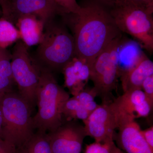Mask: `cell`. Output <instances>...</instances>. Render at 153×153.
Here are the masks:
<instances>
[{
  "mask_svg": "<svg viewBox=\"0 0 153 153\" xmlns=\"http://www.w3.org/2000/svg\"><path fill=\"white\" fill-rule=\"evenodd\" d=\"M134 40L122 37L117 49L119 78L136 67L146 56Z\"/></svg>",
  "mask_w": 153,
  "mask_h": 153,
  "instance_id": "5bb4252c",
  "label": "cell"
},
{
  "mask_svg": "<svg viewBox=\"0 0 153 153\" xmlns=\"http://www.w3.org/2000/svg\"><path fill=\"white\" fill-rule=\"evenodd\" d=\"M8 0H0V7H1V9H2L4 7L6 4H7V2Z\"/></svg>",
  "mask_w": 153,
  "mask_h": 153,
  "instance_id": "4dcf8cb0",
  "label": "cell"
},
{
  "mask_svg": "<svg viewBox=\"0 0 153 153\" xmlns=\"http://www.w3.org/2000/svg\"><path fill=\"white\" fill-rule=\"evenodd\" d=\"M110 143H101L95 142L94 143L86 146L85 153H110Z\"/></svg>",
  "mask_w": 153,
  "mask_h": 153,
  "instance_id": "603a6c76",
  "label": "cell"
},
{
  "mask_svg": "<svg viewBox=\"0 0 153 153\" xmlns=\"http://www.w3.org/2000/svg\"><path fill=\"white\" fill-rule=\"evenodd\" d=\"M116 140L120 149L126 153H153V150L145 140L140 126L135 119L122 114L117 128Z\"/></svg>",
  "mask_w": 153,
  "mask_h": 153,
  "instance_id": "8fae6325",
  "label": "cell"
},
{
  "mask_svg": "<svg viewBox=\"0 0 153 153\" xmlns=\"http://www.w3.org/2000/svg\"><path fill=\"white\" fill-rule=\"evenodd\" d=\"M152 75L153 63L146 56L136 67L120 77L123 92L136 89L142 90L145 79Z\"/></svg>",
  "mask_w": 153,
  "mask_h": 153,
  "instance_id": "2e32d148",
  "label": "cell"
},
{
  "mask_svg": "<svg viewBox=\"0 0 153 153\" xmlns=\"http://www.w3.org/2000/svg\"><path fill=\"white\" fill-rule=\"evenodd\" d=\"M21 38L18 28L2 17H0V48L7 49Z\"/></svg>",
  "mask_w": 153,
  "mask_h": 153,
  "instance_id": "d6986e66",
  "label": "cell"
},
{
  "mask_svg": "<svg viewBox=\"0 0 153 153\" xmlns=\"http://www.w3.org/2000/svg\"><path fill=\"white\" fill-rule=\"evenodd\" d=\"M5 93L0 94V107H1V102L2 98L3 96Z\"/></svg>",
  "mask_w": 153,
  "mask_h": 153,
  "instance_id": "1f68e13d",
  "label": "cell"
},
{
  "mask_svg": "<svg viewBox=\"0 0 153 153\" xmlns=\"http://www.w3.org/2000/svg\"><path fill=\"white\" fill-rule=\"evenodd\" d=\"M2 123L3 117L1 111V107H0V138L2 139Z\"/></svg>",
  "mask_w": 153,
  "mask_h": 153,
  "instance_id": "f546056e",
  "label": "cell"
},
{
  "mask_svg": "<svg viewBox=\"0 0 153 153\" xmlns=\"http://www.w3.org/2000/svg\"><path fill=\"white\" fill-rule=\"evenodd\" d=\"M36 95L38 111L33 117L34 129L43 134L54 131L64 121L63 108L69 94L58 84L54 74L41 71Z\"/></svg>",
  "mask_w": 153,
  "mask_h": 153,
  "instance_id": "3957f363",
  "label": "cell"
},
{
  "mask_svg": "<svg viewBox=\"0 0 153 153\" xmlns=\"http://www.w3.org/2000/svg\"><path fill=\"white\" fill-rule=\"evenodd\" d=\"M46 134L38 131L34 133L30 139L16 149V153H52Z\"/></svg>",
  "mask_w": 153,
  "mask_h": 153,
  "instance_id": "ac0fdd59",
  "label": "cell"
},
{
  "mask_svg": "<svg viewBox=\"0 0 153 153\" xmlns=\"http://www.w3.org/2000/svg\"><path fill=\"white\" fill-rule=\"evenodd\" d=\"M96 3L103 6L107 9L112 7L114 6L121 0H91Z\"/></svg>",
  "mask_w": 153,
  "mask_h": 153,
  "instance_id": "83f0119b",
  "label": "cell"
},
{
  "mask_svg": "<svg viewBox=\"0 0 153 153\" xmlns=\"http://www.w3.org/2000/svg\"><path fill=\"white\" fill-rule=\"evenodd\" d=\"M129 2L153 13V0H126Z\"/></svg>",
  "mask_w": 153,
  "mask_h": 153,
  "instance_id": "d4e9b609",
  "label": "cell"
},
{
  "mask_svg": "<svg viewBox=\"0 0 153 153\" xmlns=\"http://www.w3.org/2000/svg\"><path fill=\"white\" fill-rule=\"evenodd\" d=\"M74 55L73 36L62 19L55 18L44 25L42 39L31 56L40 71L54 74L62 72Z\"/></svg>",
  "mask_w": 153,
  "mask_h": 153,
  "instance_id": "7a4b0ae2",
  "label": "cell"
},
{
  "mask_svg": "<svg viewBox=\"0 0 153 153\" xmlns=\"http://www.w3.org/2000/svg\"><path fill=\"white\" fill-rule=\"evenodd\" d=\"M11 54L13 76L19 94L33 111L37 105L36 92L41 71L33 62L28 47L22 40L16 42Z\"/></svg>",
  "mask_w": 153,
  "mask_h": 153,
  "instance_id": "52a82bcc",
  "label": "cell"
},
{
  "mask_svg": "<svg viewBox=\"0 0 153 153\" xmlns=\"http://www.w3.org/2000/svg\"><path fill=\"white\" fill-rule=\"evenodd\" d=\"M114 100L122 113L134 119L146 117L153 109L143 91L140 89L126 91Z\"/></svg>",
  "mask_w": 153,
  "mask_h": 153,
  "instance_id": "4fadbf2b",
  "label": "cell"
},
{
  "mask_svg": "<svg viewBox=\"0 0 153 153\" xmlns=\"http://www.w3.org/2000/svg\"><path fill=\"white\" fill-rule=\"evenodd\" d=\"M142 90L152 107H153V75L145 79L142 85Z\"/></svg>",
  "mask_w": 153,
  "mask_h": 153,
  "instance_id": "cb8c5ba5",
  "label": "cell"
},
{
  "mask_svg": "<svg viewBox=\"0 0 153 153\" xmlns=\"http://www.w3.org/2000/svg\"><path fill=\"white\" fill-rule=\"evenodd\" d=\"M90 114L87 109L74 96L69 98L63 106V115L64 121L85 120Z\"/></svg>",
  "mask_w": 153,
  "mask_h": 153,
  "instance_id": "ffe728a7",
  "label": "cell"
},
{
  "mask_svg": "<svg viewBox=\"0 0 153 153\" xmlns=\"http://www.w3.org/2000/svg\"><path fill=\"white\" fill-rule=\"evenodd\" d=\"M110 153H125L115 145L114 141L110 143Z\"/></svg>",
  "mask_w": 153,
  "mask_h": 153,
  "instance_id": "f1b7e54d",
  "label": "cell"
},
{
  "mask_svg": "<svg viewBox=\"0 0 153 153\" xmlns=\"http://www.w3.org/2000/svg\"><path fill=\"white\" fill-rule=\"evenodd\" d=\"M3 117L2 139L15 147H20L34 134L30 105L19 93H5L1 102Z\"/></svg>",
  "mask_w": 153,
  "mask_h": 153,
  "instance_id": "277c9868",
  "label": "cell"
},
{
  "mask_svg": "<svg viewBox=\"0 0 153 153\" xmlns=\"http://www.w3.org/2000/svg\"><path fill=\"white\" fill-rule=\"evenodd\" d=\"M2 17L16 26L19 18L32 15L47 22L61 15V12L52 0H8L1 10Z\"/></svg>",
  "mask_w": 153,
  "mask_h": 153,
  "instance_id": "9c48e42d",
  "label": "cell"
},
{
  "mask_svg": "<svg viewBox=\"0 0 153 153\" xmlns=\"http://www.w3.org/2000/svg\"><path fill=\"white\" fill-rule=\"evenodd\" d=\"M61 12V15L76 13L81 8L76 0H52Z\"/></svg>",
  "mask_w": 153,
  "mask_h": 153,
  "instance_id": "7402d4cb",
  "label": "cell"
},
{
  "mask_svg": "<svg viewBox=\"0 0 153 153\" xmlns=\"http://www.w3.org/2000/svg\"><path fill=\"white\" fill-rule=\"evenodd\" d=\"M121 116L114 100L111 103L99 105L82 121L87 136L93 138L96 142L108 143L114 141Z\"/></svg>",
  "mask_w": 153,
  "mask_h": 153,
  "instance_id": "ba28073f",
  "label": "cell"
},
{
  "mask_svg": "<svg viewBox=\"0 0 153 153\" xmlns=\"http://www.w3.org/2000/svg\"><path fill=\"white\" fill-rule=\"evenodd\" d=\"M1 15H2V12L1 8H0V16H1Z\"/></svg>",
  "mask_w": 153,
  "mask_h": 153,
  "instance_id": "d6a6232c",
  "label": "cell"
},
{
  "mask_svg": "<svg viewBox=\"0 0 153 153\" xmlns=\"http://www.w3.org/2000/svg\"><path fill=\"white\" fill-rule=\"evenodd\" d=\"M122 33L128 34L143 49L153 52V13L126 0H121L108 9Z\"/></svg>",
  "mask_w": 153,
  "mask_h": 153,
  "instance_id": "5b68a950",
  "label": "cell"
},
{
  "mask_svg": "<svg viewBox=\"0 0 153 153\" xmlns=\"http://www.w3.org/2000/svg\"><path fill=\"white\" fill-rule=\"evenodd\" d=\"M74 96L90 114L99 105L94 100L97 94L93 88H85Z\"/></svg>",
  "mask_w": 153,
  "mask_h": 153,
  "instance_id": "44dd1931",
  "label": "cell"
},
{
  "mask_svg": "<svg viewBox=\"0 0 153 153\" xmlns=\"http://www.w3.org/2000/svg\"><path fill=\"white\" fill-rule=\"evenodd\" d=\"M0 153H16V148L0 138Z\"/></svg>",
  "mask_w": 153,
  "mask_h": 153,
  "instance_id": "484cf974",
  "label": "cell"
},
{
  "mask_svg": "<svg viewBox=\"0 0 153 153\" xmlns=\"http://www.w3.org/2000/svg\"><path fill=\"white\" fill-rule=\"evenodd\" d=\"M80 6L78 13L60 16L74 38V56L92 66L100 53L122 33L108 9L91 0Z\"/></svg>",
  "mask_w": 153,
  "mask_h": 153,
  "instance_id": "6da1fadb",
  "label": "cell"
},
{
  "mask_svg": "<svg viewBox=\"0 0 153 153\" xmlns=\"http://www.w3.org/2000/svg\"><path fill=\"white\" fill-rule=\"evenodd\" d=\"M16 26L20 32L22 41L28 47L38 45L41 42L44 23L36 16H22L18 19Z\"/></svg>",
  "mask_w": 153,
  "mask_h": 153,
  "instance_id": "9a60e30c",
  "label": "cell"
},
{
  "mask_svg": "<svg viewBox=\"0 0 153 153\" xmlns=\"http://www.w3.org/2000/svg\"><path fill=\"white\" fill-rule=\"evenodd\" d=\"M141 132L145 140L149 145L151 149L153 150V126L144 130H141Z\"/></svg>",
  "mask_w": 153,
  "mask_h": 153,
  "instance_id": "4316f807",
  "label": "cell"
},
{
  "mask_svg": "<svg viewBox=\"0 0 153 153\" xmlns=\"http://www.w3.org/2000/svg\"><path fill=\"white\" fill-rule=\"evenodd\" d=\"M52 153H81L87 137L85 128L76 120L64 121L55 131L46 134Z\"/></svg>",
  "mask_w": 153,
  "mask_h": 153,
  "instance_id": "30bf717a",
  "label": "cell"
},
{
  "mask_svg": "<svg viewBox=\"0 0 153 153\" xmlns=\"http://www.w3.org/2000/svg\"><path fill=\"white\" fill-rule=\"evenodd\" d=\"M91 67L86 60L74 56L63 68L65 86L74 96L85 88L90 79Z\"/></svg>",
  "mask_w": 153,
  "mask_h": 153,
  "instance_id": "7c38bea8",
  "label": "cell"
},
{
  "mask_svg": "<svg viewBox=\"0 0 153 153\" xmlns=\"http://www.w3.org/2000/svg\"><path fill=\"white\" fill-rule=\"evenodd\" d=\"M12 54L0 48V94L12 91L15 81L11 66Z\"/></svg>",
  "mask_w": 153,
  "mask_h": 153,
  "instance_id": "e0dca14e",
  "label": "cell"
},
{
  "mask_svg": "<svg viewBox=\"0 0 153 153\" xmlns=\"http://www.w3.org/2000/svg\"><path fill=\"white\" fill-rule=\"evenodd\" d=\"M119 36L96 57L94 62L90 79L97 97L101 99L102 104H108L114 100L113 91L117 88V49L122 37Z\"/></svg>",
  "mask_w": 153,
  "mask_h": 153,
  "instance_id": "8992f818",
  "label": "cell"
}]
</instances>
